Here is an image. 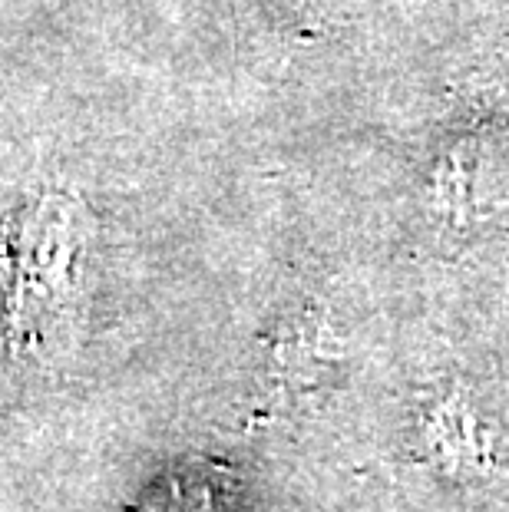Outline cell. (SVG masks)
<instances>
[{
    "label": "cell",
    "mask_w": 509,
    "mask_h": 512,
    "mask_svg": "<svg viewBox=\"0 0 509 512\" xmlns=\"http://www.w3.org/2000/svg\"><path fill=\"white\" fill-rule=\"evenodd\" d=\"M90 219L63 192H43L10 215L0 238V334L10 347L40 351L77 311Z\"/></svg>",
    "instance_id": "6da1fadb"
}]
</instances>
